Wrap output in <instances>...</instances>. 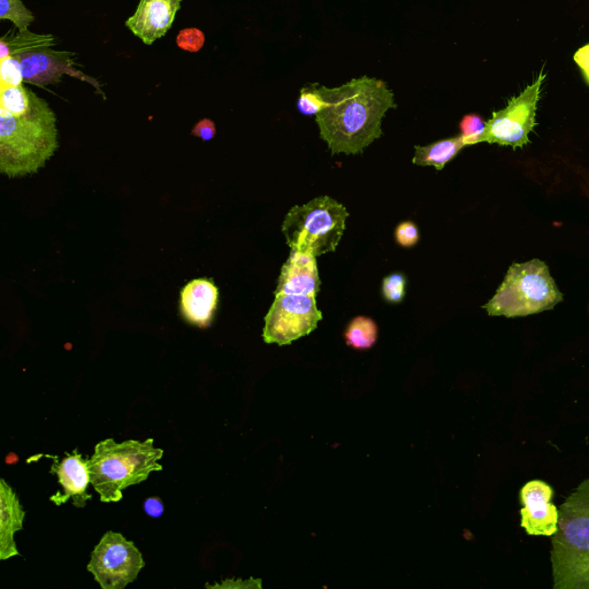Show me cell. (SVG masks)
<instances>
[{
    "label": "cell",
    "instance_id": "cell-8",
    "mask_svg": "<svg viewBox=\"0 0 589 589\" xmlns=\"http://www.w3.org/2000/svg\"><path fill=\"white\" fill-rule=\"evenodd\" d=\"M144 560L134 542L107 532L91 553L88 571L103 589H124L139 577Z\"/></svg>",
    "mask_w": 589,
    "mask_h": 589
},
{
    "label": "cell",
    "instance_id": "cell-3",
    "mask_svg": "<svg viewBox=\"0 0 589 589\" xmlns=\"http://www.w3.org/2000/svg\"><path fill=\"white\" fill-rule=\"evenodd\" d=\"M163 449L154 440H129L118 443L113 439L99 442L93 456L86 460L90 484L105 503L119 502L122 492L147 480L152 472L163 470L159 464Z\"/></svg>",
    "mask_w": 589,
    "mask_h": 589
},
{
    "label": "cell",
    "instance_id": "cell-30",
    "mask_svg": "<svg viewBox=\"0 0 589 589\" xmlns=\"http://www.w3.org/2000/svg\"><path fill=\"white\" fill-rule=\"evenodd\" d=\"M144 510L152 518L162 517L164 512L163 502L158 497H151L144 503Z\"/></svg>",
    "mask_w": 589,
    "mask_h": 589
},
{
    "label": "cell",
    "instance_id": "cell-26",
    "mask_svg": "<svg viewBox=\"0 0 589 589\" xmlns=\"http://www.w3.org/2000/svg\"><path fill=\"white\" fill-rule=\"evenodd\" d=\"M178 47L189 52H198L204 47L205 35L197 28L183 29L177 38Z\"/></svg>",
    "mask_w": 589,
    "mask_h": 589
},
{
    "label": "cell",
    "instance_id": "cell-13",
    "mask_svg": "<svg viewBox=\"0 0 589 589\" xmlns=\"http://www.w3.org/2000/svg\"><path fill=\"white\" fill-rule=\"evenodd\" d=\"M51 473L56 474L59 484L63 488L64 493L58 492L51 496V501L56 506H63L68 500L72 499L74 507L84 508L89 500L93 499L88 492L90 484V474L87 468L86 460H83L82 455L78 450H74L73 454L66 455L61 461L53 462Z\"/></svg>",
    "mask_w": 589,
    "mask_h": 589
},
{
    "label": "cell",
    "instance_id": "cell-28",
    "mask_svg": "<svg viewBox=\"0 0 589 589\" xmlns=\"http://www.w3.org/2000/svg\"><path fill=\"white\" fill-rule=\"evenodd\" d=\"M191 133L196 137H200L203 141L209 142L216 137L217 129L212 120L203 119L198 122Z\"/></svg>",
    "mask_w": 589,
    "mask_h": 589
},
{
    "label": "cell",
    "instance_id": "cell-27",
    "mask_svg": "<svg viewBox=\"0 0 589 589\" xmlns=\"http://www.w3.org/2000/svg\"><path fill=\"white\" fill-rule=\"evenodd\" d=\"M395 237L401 247H415L419 241V229L411 221H405L396 228Z\"/></svg>",
    "mask_w": 589,
    "mask_h": 589
},
{
    "label": "cell",
    "instance_id": "cell-6",
    "mask_svg": "<svg viewBox=\"0 0 589 589\" xmlns=\"http://www.w3.org/2000/svg\"><path fill=\"white\" fill-rule=\"evenodd\" d=\"M349 213L331 197H318L304 205L294 206L282 224L290 249L323 256L338 248Z\"/></svg>",
    "mask_w": 589,
    "mask_h": 589
},
{
    "label": "cell",
    "instance_id": "cell-10",
    "mask_svg": "<svg viewBox=\"0 0 589 589\" xmlns=\"http://www.w3.org/2000/svg\"><path fill=\"white\" fill-rule=\"evenodd\" d=\"M18 58L24 73L25 82L35 84L38 87H47L49 84H57L63 80V76L70 75L73 78L86 81L103 95L98 82L90 76L76 70V55L73 52L58 51L52 48L24 53Z\"/></svg>",
    "mask_w": 589,
    "mask_h": 589
},
{
    "label": "cell",
    "instance_id": "cell-20",
    "mask_svg": "<svg viewBox=\"0 0 589 589\" xmlns=\"http://www.w3.org/2000/svg\"><path fill=\"white\" fill-rule=\"evenodd\" d=\"M33 91L26 88L24 84L12 87L0 84V109L19 117L25 114L32 104Z\"/></svg>",
    "mask_w": 589,
    "mask_h": 589
},
{
    "label": "cell",
    "instance_id": "cell-17",
    "mask_svg": "<svg viewBox=\"0 0 589 589\" xmlns=\"http://www.w3.org/2000/svg\"><path fill=\"white\" fill-rule=\"evenodd\" d=\"M465 147L461 136L442 140L427 147H416V154L412 163L419 166H433L441 171L450 160H453Z\"/></svg>",
    "mask_w": 589,
    "mask_h": 589
},
{
    "label": "cell",
    "instance_id": "cell-2",
    "mask_svg": "<svg viewBox=\"0 0 589 589\" xmlns=\"http://www.w3.org/2000/svg\"><path fill=\"white\" fill-rule=\"evenodd\" d=\"M58 129L55 112L32 93V104L22 116L0 109V172L9 178L41 170L56 154Z\"/></svg>",
    "mask_w": 589,
    "mask_h": 589
},
{
    "label": "cell",
    "instance_id": "cell-19",
    "mask_svg": "<svg viewBox=\"0 0 589 589\" xmlns=\"http://www.w3.org/2000/svg\"><path fill=\"white\" fill-rule=\"evenodd\" d=\"M344 338L348 346L358 350L370 349L378 339V326L367 317H357L349 324Z\"/></svg>",
    "mask_w": 589,
    "mask_h": 589
},
{
    "label": "cell",
    "instance_id": "cell-7",
    "mask_svg": "<svg viewBox=\"0 0 589 589\" xmlns=\"http://www.w3.org/2000/svg\"><path fill=\"white\" fill-rule=\"evenodd\" d=\"M545 79L542 68L538 78L522 94L511 98L506 109L493 113L492 119L486 122L483 142L515 149L530 143L529 135L537 126L535 114Z\"/></svg>",
    "mask_w": 589,
    "mask_h": 589
},
{
    "label": "cell",
    "instance_id": "cell-22",
    "mask_svg": "<svg viewBox=\"0 0 589 589\" xmlns=\"http://www.w3.org/2000/svg\"><path fill=\"white\" fill-rule=\"evenodd\" d=\"M327 105L325 98L320 94L318 84L303 88L297 103L298 111L304 116H317Z\"/></svg>",
    "mask_w": 589,
    "mask_h": 589
},
{
    "label": "cell",
    "instance_id": "cell-24",
    "mask_svg": "<svg viewBox=\"0 0 589 589\" xmlns=\"http://www.w3.org/2000/svg\"><path fill=\"white\" fill-rule=\"evenodd\" d=\"M405 287H407V279L403 274H390L382 281V295L388 303H401L405 296Z\"/></svg>",
    "mask_w": 589,
    "mask_h": 589
},
{
    "label": "cell",
    "instance_id": "cell-16",
    "mask_svg": "<svg viewBox=\"0 0 589 589\" xmlns=\"http://www.w3.org/2000/svg\"><path fill=\"white\" fill-rule=\"evenodd\" d=\"M25 516L17 493L4 479L0 480V560L20 555L14 535L24 527Z\"/></svg>",
    "mask_w": 589,
    "mask_h": 589
},
{
    "label": "cell",
    "instance_id": "cell-9",
    "mask_svg": "<svg viewBox=\"0 0 589 589\" xmlns=\"http://www.w3.org/2000/svg\"><path fill=\"white\" fill-rule=\"evenodd\" d=\"M321 319L315 296L275 295L265 318L264 341L287 346L315 331Z\"/></svg>",
    "mask_w": 589,
    "mask_h": 589
},
{
    "label": "cell",
    "instance_id": "cell-23",
    "mask_svg": "<svg viewBox=\"0 0 589 589\" xmlns=\"http://www.w3.org/2000/svg\"><path fill=\"white\" fill-rule=\"evenodd\" d=\"M462 140L466 145L483 143V137L486 129V122L477 114H469L461 121Z\"/></svg>",
    "mask_w": 589,
    "mask_h": 589
},
{
    "label": "cell",
    "instance_id": "cell-12",
    "mask_svg": "<svg viewBox=\"0 0 589 589\" xmlns=\"http://www.w3.org/2000/svg\"><path fill=\"white\" fill-rule=\"evenodd\" d=\"M181 0H141L126 27L147 45L154 44L172 28Z\"/></svg>",
    "mask_w": 589,
    "mask_h": 589
},
{
    "label": "cell",
    "instance_id": "cell-1",
    "mask_svg": "<svg viewBox=\"0 0 589 589\" xmlns=\"http://www.w3.org/2000/svg\"><path fill=\"white\" fill-rule=\"evenodd\" d=\"M319 91L328 105L316 120L332 155L362 154L382 136V119L396 107L387 84L367 76L338 88L319 87Z\"/></svg>",
    "mask_w": 589,
    "mask_h": 589
},
{
    "label": "cell",
    "instance_id": "cell-15",
    "mask_svg": "<svg viewBox=\"0 0 589 589\" xmlns=\"http://www.w3.org/2000/svg\"><path fill=\"white\" fill-rule=\"evenodd\" d=\"M219 300V290L213 281L196 279L181 290L180 310L189 324L208 327L212 323Z\"/></svg>",
    "mask_w": 589,
    "mask_h": 589
},
{
    "label": "cell",
    "instance_id": "cell-29",
    "mask_svg": "<svg viewBox=\"0 0 589 589\" xmlns=\"http://www.w3.org/2000/svg\"><path fill=\"white\" fill-rule=\"evenodd\" d=\"M575 61L581 72H583L585 80L589 86V44L576 52Z\"/></svg>",
    "mask_w": 589,
    "mask_h": 589
},
{
    "label": "cell",
    "instance_id": "cell-21",
    "mask_svg": "<svg viewBox=\"0 0 589 589\" xmlns=\"http://www.w3.org/2000/svg\"><path fill=\"white\" fill-rule=\"evenodd\" d=\"M0 20H9L19 32H25L33 24L35 17L22 0H0Z\"/></svg>",
    "mask_w": 589,
    "mask_h": 589
},
{
    "label": "cell",
    "instance_id": "cell-11",
    "mask_svg": "<svg viewBox=\"0 0 589 589\" xmlns=\"http://www.w3.org/2000/svg\"><path fill=\"white\" fill-rule=\"evenodd\" d=\"M553 488L545 481L532 480L520 491L522 527L534 537H553L558 530V510L552 503Z\"/></svg>",
    "mask_w": 589,
    "mask_h": 589
},
{
    "label": "cell",
    "instance_id": "cell-5",
    "mask_svg": "<svg viewBox=\"0 0 589 589\" xmlns=\"http://www.w3.org/2000/svg\"><path fill=\"white\" fill-rule=\"evenodd\" d=\"M563 301L546 263L512 264L506 279L484 309L489 316L526 317L552 310Z\"/></svg>",
    "mask_w": 589,
    "mask_h": 589
},
{
    "label": "cell",
    "instance_id": "cell-4",
    "mask_svg": "<svg viewBox=\"0 0 589 589\" xmlns=\"http://www.w3.org/2000/svg\"><path fill=\"white\" fill-rule=\"evenodd\" d=\"M552 540L555 589H589V479L581 483L558 511Z\"/></svg>",
    "mask_w": 589,
    "mask_h": 589
},
{
    "label": "cell",
    "instance_id": "cell-18",
    "mask_svg": "<svg viewBox=\"0 0 589 589\" xmlns=\"http://www.w3.org/2000/svg\"><path fill=\"white\" fill-rule=\"evenodd\" d=\"M56 37L40 35L25 30L15 36H4L0 40V60L18 57L24 53L55 47Z\"/></svg>",
    "mask_w": 589,
    "mask_h": 589
},
{
    "label": "cell",
    "instance_id": "cell-25",
    "mask_svg": "<svg viewBox=\"0 0 589 589\" xmlns=\"http://www.w3.org/2000/svg\"><path fill=\"white\" fill-rule=\"evenodd\" d=\"M25 82L24 73L18 58L11 57L0 63V84L17 87Z\"/></svg>",
    "mask_w": 589,
    "mask_h": 589
},
{
    "label": "cell",
    "instance_id": "cell-14",
    "mask_svg": "<svg viewBox=\"0 0 589 589\" xmlns=\"http://www.w3.org/2000/svg\"><path fill=\"white\" fill-rule=\"evenodd\" d=\"M317 257L292 250L285 265L282 266L275 295L317 296L320 278Z\"/></svg>",
    "mask_w": 589,
    "mask_h": 589
}]
</instances>
